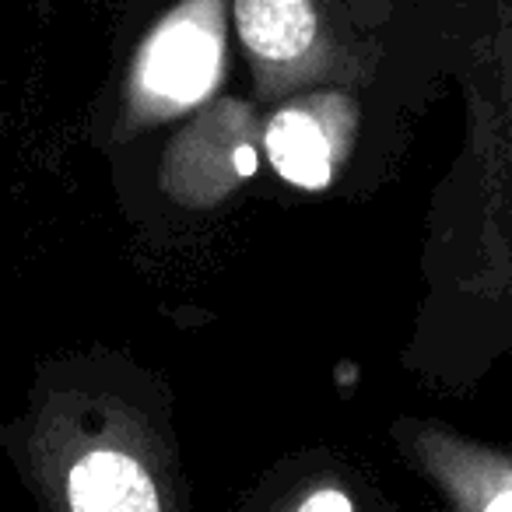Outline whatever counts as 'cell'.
I'll return each instance as SVG.
<instances>
[{
    "instance_id": "obj_1",
    "label": "cell",
    "mask_w": 512,
    "mask_h": 512,
    "mask_svg": "<svg viewBox=\"0 0 512 512\" xmlns=\"http://www.w3.org/2000/svg\"><path fill=\"white\" fill-rule=\"evenodd\" d=\"M8 446L43 512H190L169 393L116 355L43 372Z\"/></svg>"
},
{
    "instance_id": "obj_2",
    "label": "cell",
    "mask_w": 512,
    "mask_h": 512,
    "mask_svg": "<svg viewBox=\"0 0 512 512\" xmlns=\"http://www.w3.org/2000/svg\"><path fill=\"white\" fill-rule=\"evenodd\" d=\"M225 71V0H183L141 43L127 81V120L137 127L200 106Z\"/></svg>"
},
{
    "instance_id": "obj_3",
    "label": "cell",
    "mask_w": 512,
    "mask_h": 512,
    "mask_svg": "<svg viewBox=\"0 0 512 512\" xmlns=\"http://www.w3.org/2000/svg\"><path fill=\"white\" fill-rule=\"evenodd\" d=\"M337 8L341 0H232L256 92L288 99L334 74L341 60Z\"/></svg>"
},
{
    "instance_id": "obj_4",
    "label": "cell",
    "mask_w": 512,
    "mask_h": 512,
    "mask_svg": "<svg viewBox=\"0 0 512 512\" xmlns=\"http://www.w3.org/2000/svg\"><path fill=\"white\" fill-rule=\"evenodd\" d=\"M355 137V102L341 92L288 95L264 127L274 172L299 190H327Z\"/></svg>"
},
{
    "instance_id": "obj_5",
    "label": "cell",
    "mask_w": 512,
    "mask_h": 512,
    "mask_svg": "<svg viewBox=\"0 0 512 512\" xmlns=\"http://www.w3.org/2000/svg\"><path fill=\"white\" fill-rule=\"evenodd\" d=\"M256 172L253 116L242 106L214 109L172 144L162 179L179 204L207 207Z\"/></svg>"
},
{
    "instance_id": "obj_6",
    "label": "cell",
    "mask_w": 512,
    "mask_h": 512,
    "mask_svg": "<svg viewBox=\"0 0 512 512\" xmlns=\"http://www.w3.org/2000/svg\"><path fill=\"white\" fill-rule=\"evenodd\" d=\"M407 456L425 470L453 512H512V460L449 428L407 421L397 428Z\"/></svg>"
},
{
    "instance_id": "obj_7",
    "label": "cell",
    "mask_w": 512,
    "mask_h": 512,
    "mask_svg": "<svg viewBox=\"0 0 512 512\" xmlns=\"http://www.w3.org/2000/svg\"><path fill=\"white\" fill-rule=\"evenodd\" d=\"M264 512H365V505L337 470L316 467L281 488Z\"/></svg>"
}]
</instances>
